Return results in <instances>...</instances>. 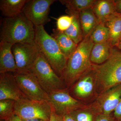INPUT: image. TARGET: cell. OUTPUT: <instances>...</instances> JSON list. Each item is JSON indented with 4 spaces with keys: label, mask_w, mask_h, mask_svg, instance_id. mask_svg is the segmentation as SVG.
I'll list each match as a JSON object with an SVG mask.
<instances>
[{
    "label": "cell",
    "mask_w": 121,
    "mask_h": 121,
    "mask_svg": "<svg viewBox=\"0 0 121 121\" xmlns=\"http://www.w3.org/2000/svg\"><path fill=\"white\" fill-rule=\"evenodd\" d=\"M94 44L90 35L85 37L68 58L63 75L67 86H71L83 75L92 70L93 64L90 56Z\"/></svg>",
    "instance_id": "1"
},
{
    "label": "cell",
    "mask_w": 121,
    "mask_h": 121,
    "mask_svg": "<svg viewBox=\"0 0 121 121\" xmlns=\"http://www.w3.org/2000/svg\"><path fill=\"white\" fill-rule=\"evenodd\" d=\"M35 26L23 13L5 17L2 20L0 34V42L13 44L31 43L35 42Z\"/></svg>",
    "instance_id": "2"
},
{
    "label": "cell",
    "mask_w": 121,
    "mask_h": 121,
    "mask_svg": "<svg viewBox=\"0 0 121 121\" xmlns=\"http://www.w3.org/2000/svg\"><path fill=\"white\" fill-rule=\"evenodd\" d=\"M92 71L100 93L121 84V52L112 48L108 59L100 65L93 64Z\"/></svg>",
    "instance_id": "3"
},
{
    "label": "cell",
    "mask_w": 121,
    "mask_h": 121,
    "mask_svg": "<svg viewBox=\"0 0 121 121\" xmlns=\"http://www.w3.org/2000/svg\"><path fill=\"white\" fill-rule=\"evenodd\" d=\"M35 43L54 71L61 78L66 67L67 59L55 39L46 32L44 26H35Z\"/></svg>",
    "instance_id": "4"
},
{
    "label": "cell",
    "mask_w": 121,
    "mask_h": 121,
    "mask_svg": "<svg viewBox=\"0 0 121 121\" xmlns=\"http://www.w3.org/2000/svg\"><path fill=\"white\" fill-rule=\"evenodd\" d=\"M30 71L35 75L40 86L48 94L64 89L61 77L56 73L41 52Z\"/></svg>",
    "instance_id": "5"
},
{
    "label": "cell",
    "mask_w": 121,
    "mask_h": 121,
    "mask_svg": "<svg viewBox=\"0 0 121 121\" xmlns=\"http://www.w3.org/2000/svg\"><path fill=\"white\" fill-rule=\"evenodd\" d=\"M51 108L46 101L23 98L15 102V114L24 120L39 119L50 121Z\"/></svg>",
    "instance_id": "6"
},
{
    "label": "cell",
    "mask_w": 121,
    "mask_h": 121,
    "mask_svg": "<svg viewBox=\"0 0 121 121\" xmlns=\"http://www.w3.org/2000/svg\"><path fill=\"white\" fill-rule=\"evenodd\" d=\"M47 102L52 110L62 117L85 107L82 103L72 97L66 89L48 93Z\"/></svg>",
    "instance_id": "7"
},
{
    "label": "cell",
    "mask_w": 121,
    "mask_h": 121,
    "mask_svg": "<svg viewBox=\"0 0 121 121\" xmlns=\"http://www.w3.org/2000/svg\"><path fill=\"white\" fill-rule=\"evenodd\" d=\"M12 51L17 67V73L30 71L41 52L35 42L15 44L13 45Z\"/></svg>",
    "instance_id": "8"
},
{
    "label": "cell",
    "mask_w": 121,
    "mask_h": 121,
    "mask_svg": "<svg viewBox=\"0 0 121 121\" xmlns=\"http://www.w3.org/2000/svg\"><path fill=\"white\" fill-rule=\"evenodd\" d=\"M13 75L20 90L27 99L47 101L48 93L43 89L37 78L31 72L15 73Z\"/></svg>",
    "instance_id": "9"
},
{
    "label": "cell",
    "mask_w": 121,
    "mask_h": 121,
    "mask_svg": "<svg viewBox=\"0 0 121 121\" xmlns=\"http://www.w3.org/2000/svg\"><path fill=\"white\" fill-rule=\"evenodd\" d=\"M121 98V84L117 85L99 94L90 107V110L97 116L110 115L114 112Z\"/></svg>",
    "instance_id": "10"
},
{
    "label": "cell",
    "mask_w": 121,
    "mask_h": 121,
    "mask_svg": "<svg viewBox=\"0 0 121 121\" xmlns=\"http://www.w3.org/2000/svg\"><path fill=\"white\" fill-rule=\"evenodd\" d=\"M55 0H27L22 13L35 26L45 25L50 22L48 16L50 7Z\"/></svg>",
    "instance_id": "11"
},
{
    "label": "cell",
    "mask_w": 121,
    "mask_h": 121,
    "mask_svg": "<svg viewBox=\"0 0 121 121\" xmlns=\"http://www.w3.org/2000/svg\"><path fill=\"white\" fill-rule=\"evenodd\" d=\"M23 98H27L20 90L13 74H0V100L10 99L17 101Z\"/></svg>",
    "instance_id": "12"
},
{
    "label": "cell",
    "mask_w": 121,
    "mask_h": 121,
    "mask_svg": "<svg viewBox=\"0 0 121 121\" xmlns=\"http://www.w3.org/2000/svg\"><path fill=\"white\" fill-rule=\"evenodd\" d=\"M13 45L8 42H0V74L17 73L16 64L12 51Z\"/></svg>",
    "instance_id": "13"
},
{
    "label": "cell",
    "mask_w": 121,
    "mask_h": 121,
    "mask_svg": "<svg viewBox=\"0 0 121 121\" xmlns=\"http://www.w3.org/2000/svg\"><path fill=\"white\" fill-rule=\"evenodd\" d=\"M92 9L99 24L105 23L117 12L114 0H96Z\"/></svg>",
    "instance_id": "14"
},
{
    "label": "cell",
    "mask_w": 121,
    "mask_h": 121,
    "mask_svg": "<svg viewBox=\"0 0 121 121\" xmlns=\"http://www.w3.org/2000/svg\"><path fill=\"white\" fill-rule=\"evenodd\" d=\"M105 24L109 30L108 43L112 47L117 46L121 39V13H116Z\"/></svg>",
    "instance_id": "15"
},
{
    "label": "cell",
    "mask_w": 121,
    "mask_h": 121,
    "mask_svg": "<svg viewBox=\"0 0 121 121\" xmlns=\"http://www.w3.org/2000/svg\"><path fill=\"white\" fill-rule=\"evenodd\" d=\"M66 12L68 15L72 17V21L70 26L64 32L78 45L84 39L79 13L67 9Z\"/></svg>",
    "instance_id": "16"
},
{
    "label": "cell",
    "mask_w": 121,
    "mask_h": 121,
    "mask_svg": "<svg viewBox=\"0 0 121 121\" xmlns=\"http://www.w3.org/2000/svg\"><path fill=\"white\" fill-rule=\"evenodd\" d=\"M52 36L55 39L61 52L68 60L75 51L78 45L64 32L55 29Z\"/></svg>",
    "instance_id": "17"
},
{
    "label": "cell",
    "mask_w": 121,
    "mask_h": 121,
    "mask_svg": "<svg viewBox=\"0 0 121 121\" xmlns=\"http://www.w3.org/2000/svg\"><path fill=\"white\" fill-rule=\"evenodd\" d=\"M112 48L108 42L95 43L91 52V62L96 65L103 63L109 58Z\"/></svg>",
    "instance_id": "18"
},
{
    "label": "cell",
    "mask_w": 121,
    "mask_h": 121,
    "mask_svg": "<svg viewBox=\"0 0 121 121\" xmlns=\"http://www.w3.org/2000/svg\"><path fill=\"white\" fill-rule=\"evenodd\" d=\"M27 0H1L0 10L5 17L16 16L22 12V10Z\"/></svg>",
    "instance_id": "19"
},
{
    "label": "cell",
    "mask_w": 121,
    "mask_h": 121,
    "mask_svg": "<svg viewBox=\"0 0 121 121\" xmlns=\"http://www.w3.org/2000/svg\"><path fill=\"white\" fill-rule=\"evenodd\" d=\"M95 79L93 73L84 76L75 84L73 92L77 97L86 98L93 92L94 86Z\"/></svg>",
    "instance_id": "20"
},
{
    "label": "cell",
    "mask_w": 121,
    "mask_h": 121,
    "mask_svg": "<svg viewBox=\"0 0 121 121\" xmlns=\"http://www.w3.org/2000/svg\"><path fill=\"white\" fill-rule=\"evenodd\" d=\"M79 16L84 38L90 35L99 23L92 9L80 12Z\"/></svg>",
    "instance_id": "21"
},
{
    "label": "cell",
    "mask_w": 121,
    "mask_h": 121,
    "mask_svg": "<svg viewBox=\"0 0 121 121\" xmlns=\"http://www.w3.org/2000/svg\"><path fill=\"white\" fill-rule=\"evenodd\" d=\"M95 0H60L63 5L66 7L67 10L80 13L82 11L92 9Z\"/></svg>",
    "instance_id": "22"
},
{
    "label": "cell",
    "mask_w": 121,
    "mask_h": 121,
    "mask_svg": "<svg viewBox=\"0 0 121 121\" xmlns=\"http://www.w3.org/2000/svg\"><path fill=\"white\" fill-rule=\"evenodd\" d=\"M90 36L94 43L108 42L110 37L109 28L104 23L98 24Z\"/></svg>",
    "instance_id": "23"
},
{
    "label": "cell",
    "mask_w": 121,
    "mask_h": 121,
    "mask_svg": "<svg viewBox=\"0 0 121 121\" xmlns=\"http://www.w3.org/2000/svg\"><path fill=\"white\" fill-rule=\"evenodd\" d=\"M16 101L10 99L0 100V119L6 121L15 114Z\"/></svg>",
    "instance_id": "24"
},
{
    "label": "cell",
    "mask_w": 121,
    "mask_h": 121,
    "mask_svg": "<svg viewBox=\"0 0 121 121\" xmlns=\"http://www.w3.org/2000/svg\"><path fill=\"white\" fill-rule=\"evenodd\" d=\"M81 109L73 111L70 113L76 121H94V119L93 113L90 110H82Z\"/></svg>",
    "instance_id": "25"
},
{
    "label": "cell",
    "mask_w": 121,
    "mask_h": 121,
    "mask_svg": "<svg viewBox=\"0 0 121 121\" xmlns=\"http://www.w3.org/2000/svg\"><path fill=\"white\" fill-rule=\"evenodd\" d=\"M72 17L69 15H63L56 20V27L58 31L65 32L70 26L72 23Z\"/></svg>",
    "instance_id": "26"
},
{
    "label": "cell",
    "mask_w": 121,
    "mask_h": 121,
    "mask_svg": "<svg viewBox=\"0 0 121 121\" xmlns=\"http://www.w3.org/2000/svg\"><path fill=\"white\" fill-rule=\"evenodd\" d=\"M95 121H117L114 116L110 115L100 114L96 117Z\"/></svg>",
    "instance_id": "27"
},
{
    "label": "cell",
    "mask_w": 121,
    "mask_h": 121,
    "mask_svg": "<svg viewBox=\"0 0 121 121\" xmlns=\"http://www.w3.org/2000/svg\"><path fill=\"white\" fill-rule=\"evenodd\" d=\"M114 117L117 121H121V98L118 105L114 112Z\"/></svg>",
    "instance_id": "28"
},
{
    "label": "cell",
    "mask_w": 121,
    "mask_h": 121,
    "mask_svg": "<svg viewBox=\"0 0 121 121\" xmlns=\"http://www.w3.org/2000/svg\"><path fill=\"white\" fill-rule=\"evenodd\" d=\"M49 121H63V117L57 114L51 109V112Z\"/></svg>",
    "instance_id": "29"
},
{
    "label": "cell",
    "mask_w": 121,
    "mask_h": 121,
    "mask_svg": "<svg viewBox=\"0 0 121 121\" xmlns=\"http://www.w3.org/2000/svg\"><path fill=\"white\" fill-rule=\"evenodd\" d=\"M5 121H26L17 115L14 114Z\"/></svg>",
    "instance_id": "30"
},
{
    "label": "cell",
    "mask_w": 121,
    "mask_h": 121,
    "mask_svg": "<svg viewBox=\"0 0 121 121\" xmlns=\"http://www.w3.org/2000/svg\"><path fill=\"white\" fill-rule=\"evenodd\" d=\"M63 121H76L70 113L63 117Z\"/></svg>",
    "instance_id": "31"
},
{
    "label": "cell",
    "mask_w": 121,
    "mask_h": 121,
    "mask_svg": "<svg viewBox=\"0 0 121 121\" xmlns=\"http://www.w3.org/2000/svg\"><path fill=\"white\" fill-rule=\"evenodd\" d=\"M114 1L117 12L121 13V0H116Z\"/></svg>",
    "instance_id": "32"
},
{
    "label": "cell",
    "mask_w": 121,
    "mask_h": 121,
    "mask_svg": "<svg viewBox=\"0 0 121 121\" xmlns=\"http://www.w3.org/2000/svg\"><path fill=\"white\" fill-rule=\"evenodd\" d=\"M26 121H44V120H42V119H28L26 120Z\"/></svg>",
    "instance_id": "33"
},
{
    "label": "cell",
    "mask_w": 121,
    "mask_h": 121,
    "mask_svg": "<svg viewBox=\"0 0 121 121\" xmlns=\"http://www.w3.org/2000/svg\"><path fill=\"white\" fill-rule=\"evenodd\" d=\"M116 47L118 48L119 49L121 50V39L120 40V41H119V42H118V43L117 44Z\"/></svg>",
    "instance_id": "34"
},
{
    "label": "cell",
    "mask_w": 121,
    "mask_h": 121,
    "mask_svg": "<svg viewBox=\"0 0 121 121\" xmlns=\"http://www.w3.org/2000/svg\"><path fill=\"white\" fill-rule=\"evenodd\" d=\"M0 121H5L4 120H2V119H0Z\"/></svg>",
    "instance_id": "35"
}]
</instances>
